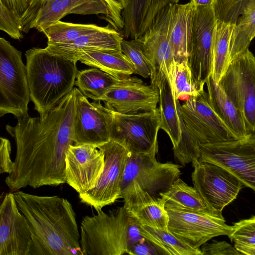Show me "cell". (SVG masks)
Instances as JSON below:
<instances>
[{
    "instance_id": "1",
    "label": "cell",
    "mask_w": 255,
    "mask_h": 255,
    "mask_svg": "<svg viewBox=\"0 0 255 255\" xmlns=\"http://www.w3.org/2000/svg\"><path fill=\"white\" fill-rule=\"evenodd\" d=\"M75 101L73 88L44 116L28 115L14 127L6 126L16 146L12 170L5 179L11 192L66 183V152L74 144Z\"/></svg>"
},
{
    "instance_id": "2",
    "label": "cell",
    "mask_w": 255,
    "mask_h": 255,
    "mask_svg": "<svg viewBox=\"0 0 255 255\" xmlns=\"http://www.w3.org/2000/svg\"><path fill=\"white\" fill-rule=\"evenodd\" d=\"M31 233L28 255H83L76 214L66 199L13 192Z\"/></svg>"
},
{
    "instance_id": "3",
    "label": "cell",
    "mask_w": 255,
    "mask_h": 255,
    "mask_svg": "<svg viewBox=\"0 0 255 255\" xmlns=\"http://www.w3.org/2000/svg\"><path fill=\"white\" fill-rule=\"evenodd\" d=\"M31 101L42 117L55 108L74 88L79 72L77 61L32 48L25 53Z\"/></svg>"
},
{
    "instance_id": "4",
    "label": "cell",
    "mask_w": 255,
    "mask_h": 255,
    "mask_svg": "<svg viewBox=\"0 0 255 255\" xmlns=\"http://www.w3.org/2000/svg\"><path fill=\"white\" fill-rule=\"evenodd\" d=\"M139 225L125 206L93 216H86L80 226L83 255H122L134 243L143 239Z\"/></svg>"
},
{
    "instance_id": "5",
    "label": "cell",
    "mask_w": 255,
    "mask_h": 255,
    "mask_svg": "<svg viewBox=\"0 0 255 255\" xmlns=\"http://www.w3.org/2000/svg\"><path fill=\"white\" fill-rule=\"evenodd\" d=\"M70 13L104 14L105 19L119 32L122 33L124 27L122 15L113 10L105 0H32L20 19L22 32L28 33L35 28L43 32Z\"/></svg>"
},
{
    "instance_id": "6",
    "label": "cell",
    "mask_w": 255,
    "mask_h": 255,
    "mask_svg": "<svg viewBox=\"0 0 255 255\" xmlns=\"http://www.w3.org/2000/svg\"><path fill=\"white\" fill-rule=\"evenodd\" d=\"M21 52L0 38V117L10 114L17 119L28 115L31 101L26 65Z\"/></svg>"
},
{
    "instance_id": "7",
    "label": "cell",
    "mask_w": 255,
    "mask_h": 255,
    "mask_svg": "<svg viewBox=\"0 0 255 255\" xmlns=\"http://www.w3.org/2000/svg\"><path fill=\"white\" fill-rule=\"evenodd\" d=\"M180 110L196 159L202 145L239 139L214 111L204 90L185 100Z\"/></svg>"
},
{
    "instance_id": "8",
    "label": "cell",
    "mask_w": 255,
    "mask_h": 255,
    "mask_svg": "<svg viewBox=\"0 0 255 255\" xmlns=\"http://www.w3.org/2000/svg\"><path fill=\"white\" fill-rule=\"evenodd\" d=\"M218 85L255 133V56L249 48L230 62Z\"/></svg>"
},
{
    "instance_id": "9",
    "label": "cell",
    "mask_w": 255,
    "mask_h": 255,
    "mask_svg": "<svg viewBox=\"0 0 255 255\" xmlns=\"http://www.w3.org/2000/svg\"><path fill=\"white\" fill-rule=\"evenodd\" d=\"M174 4L171 3L164 7L138 39L151 62V85L158 90L167 80H171L176 63L170 42Z\"/></svg>"
},
{
    "instance_id": "10",
    "label": "cell",
    "mask_w": 255,
    "mask_h": 255,
    "mask_svg": "<svg viewBox=\"0 0 255 255\" xmlns=\"http://www.w3.org/2000/svg\"><path fill=\"white\" fill-rule=\"evenodd\" d=\"M112 113L111 140L132 153L158 150L157 135L160 127L159 108L137 114H123L114 111Z\"/></svg>"
},
{
    "instance_id": "11",
    "label": "cell",
    "mask_w": 255,
    "mask_h": 255,
    "mask_svg": "<svg viewBox=\"0 0 255 255\" xmlns=\"http://www.w3.org/2000/svg\"><path fill=\"white\" fill-rule=\"evenodd\" d=\"M199 161L220 165L255 192V133L235 140L202 145Z\"/></svg>"
},
{
    "instance_id": "12",
    "label": "cell",
    "mask_w": 255,
    "mask_h": 255,
    "mask_svg": "<svg viewBox=\"0 0 255 255\" xmlns=\"http://www.w3.org/2000/svg\"><path fill=\"white\" fill-rule=\"evenodd\" d=\"M158 150L149 152H128L122 188L135 183L143 190L158 198L166 191L181 174L179 166L171 162L161 163L155 157Z\"/></svg>"
},
{
    "instance_id": "13",
    "label": "cell",
    "mask_w": 255,
    "mask_h": 255,
    "mask_svg": "<svg viewBox=\"0 0 255 255\" xmlns=\"http://www.w3.org/2000/svg\"><path fill=\"white\" fill-rule=\"evenodd\" d=\"M192 163L194 187L209 209L222 216L223 209L236 198L243 184L220 165L198 159L193 160Z\"/></svg>"
},
{
    "instance_id": "14",
    "label": "cell",
    "mask_w": 255,
    "mask_h": 255,
    "mask_svg": "<svg viewBox=\"0 0 255 255\" xmlns=\"http://www.w3.org/2000/svg\"><path fill=\"white\" fill-rule=\"evenodd\" d=\"M97 148L104 154L103 173L94 188L79 194L81 202L97 211L122 198V184L128 153L124 146L111 140Z\"/></svg>"
},
{
    "instance_id": "15",
    "label": "cell",
    "mask_w": 255,
    "mask_h": 255,
    "mask_svg": "<svg viewBox=\"0 0 255 255\" xmlns=\"http://www.w3.org/2000/svg\"><path fill=\"white\" fill-rule=\"evenodd\" d=\"M166 210L169 216L168 230L195 249H200L214 237L228 236L233 229V226L226 224L224 218L213 214L189 210Z\"/></svg>"
},
{
    "instance_id": "16",
    "label": "cell",
    "mask_w": 255,
    "mask_h": 255,
    "mask_svg": "<svg viewBox=\"0 0 255 255\" xmlns=\"http://www.w3.org/2000/svg\"><path fill=\"white\" fill-rule=\"evenodd\" d=\"M74 89V144H89L98 147L109 142L112 111L100 101L89 102L77 88Z\"/></svg>"
},
{
    "instance_id": "17",
    "label": "cell",
    "mask_w": 255,
    "mask_h": 255,
    "mask_svg": "<svg viewBox=\"0 0 255 255\" xmlns=\"http://www.w3.org/2000/svg\"><path fill=\"white\" fill-rule=\"evenodd\" d=\"M216 22L213 4L194 6L188 62L195 79L205 84L212 74L213 39Z\"/></svg>"
},
{
    "instance_id": "18",
    "label": "cell",
    "mask_w": 255,
    "mask_h": 255,
    "mask_svg": "<svg viewBox=\"0 0 255 255\" xmlns=\"http://www.w3.org/2000/svg\"><path fill=\"white\" fill-rule=\"evenodd\" d=\"M100 101L109 110L123 114H137L156 109L159 90L136 77L120 80L108 89Z\"/></svg>"
},
{
    "instance_id": "19",
    "label": "cell",
    "mask_w": 255,
    "mask_h": 255,
    "mask_svg": "<svg viewBox=\"0 0 255 255\" xmlns=\"http://www.w3.org/2000/svg\"><path fill=\"white\" fill-rule=\"evenodd\" d=\"M217 21L233 26L229 46L231 62L249 48L255 29V0H215Z\"/></svg>"
},
{
    "instance_id": "20",
    "label": "cell",
    "mask_w": 255,
    "mask_h": 255,
    "mask_svg": "<svg viewBox=\"0 0 255 255\" xmlns=\"http://www.w3.org/2000/svg\"><path fill=\"white\" fill-rule=\"evenodd\" d=\"M66 183L79 194L94 188L105 166L104 154L94 145H70L66 152Z\"/></svg>"
},
{
    "instance_id": "21",
    "label": "cell",
    "mask_w": 255,
    "mask_h": 255,
    "mask_svg": "<svg viewBox=\"0 0 255 255\" xmlns=\"http://www.w3.org/2000/svg\"><path fill=\"white\" fill-rule=\"evenodd\" d=\"M0 255H28L32 239L27 221L20 212L13 192L0 206Z\"/></svg>"
},
{
    "instance_id": "22",
    "label": "cell",
    "mask_w": 255,
    "mask_h": 255,
    "mask_svg": "<svg viewBox=\"0 0 255 255\" xmlns=\"http://www.w3.org/2000/svg\"><path fill=\"white\" fill-rule=\"evenodd\" d=\"M124 206L139 226L168 229L169 216L164 198H155L135 183L122 188Z\"/></svg>"
},
{
    "instance_id": "23",
    "label": "cell",
    "mask_w": 255,
    "mask_h": 255,
    "mask_svg": "<svg viewBox=\"0 0 255 255\" xmlns=\"http://www.w3.org/2000/svg\"><path fill=\"white\" fill-rule=\"evenodd\" d=\"M123 39L120 32L108 25L82 35L71 41L47 43L45 48L52 54L77 62L82 55L94 51L110 49L122 51Z\"/></svg>"
},
{
    "instance_id": "24",
    "label": "cell",
    "mask_w": 255,
    "mask_h": 255,
    "mask_svg": "<svg viewBox=\"0 0 255 255\" xmlns=\"http://www.w3.org/2000/svg\"><path fill=\"white\" fill-rule=\"evenodd\" d=\"M179 1V0H128L127 6L122 12L124 22L122 36L126 39H138L164 7Z\"/></svg>"
},
{
    "instance_id": "25",
    "label": "cell",
    "mask_w": 255,
    "mask_h": 255,
    "mask_svg": "<svg viewBox=\"0 0 255 255\" xmlns=\"http://www.w3.org/2000/svg\"><path fill=\"white\" fill-rule=\"evenodd\" d=\"M205 84L210 105L227 127L239 139L248 137L254 133L249 129L241 113L211 75Z\"/></svg>"
},
{
    "instance_id": "26",
    "label": "cell",
    "mask_w": 255,
    "mask_h": 255,
    "mask_svg": "<svg viewBox=\"0 0 255 255\" xmlns=\"http://www.w3.org/2000/svg\"><path fill=\"white\" fill-rule=\"evenodd\" d=\"M194 5L174 3L170 23V42L175 62L188 60Z\"/></svg>"
},
{
    "instance_id": "27",
    "label": "cell",
    "mask_w": 255,
    "mask_h": 255,
    "mask_svg": "<svg viewBox=\"0 0 255 255\" xmlns=\"http://www.w3.org/2000/svg\"><path fill=\"white\" fill-rule=\"evenodd\" d=\"M160 129L166 132L176 148L182 139L183 120L181 114V104L176 100L168 80L159 89Z\"/></svg>"
},
{
    "instance_id": "28",
    "label": "cell",
    "mask_w": 255,
    "mask_h": 255,
    "mask_svg": "<svg viewBox=\"0 0 255 255\" xmlns=\"http://www.w3.org/2000/svg\"><path fill=\"white\" fill-rule=\"evenodd\" d=\"M79 61L119 80L127 78L135 72L133 64L121 51L110 49L94 51L82 55Z\"/></svg>"
},
{
    "instance_id": "29",
    "label": "cell",
    "mask_w": 255,
    "mask_h": 255,
    "mask_svg": "<svg viewBox=\"0 0 255 255\" xmlns=\"http://www.w3.org/2000/svg\"><path fill=\"white\" fill-rule=\"evenodd\" d=\"M160 197L165 199L166 209L209 213L224 218L209 209L194 187L188 185L179 178L166 191L161 193Z\"/></svg>"
},
{
    "instance_id": "30",
    "label": "cell",
    "mask_w": 255,
    "mask_h": 255,
    "mask_svg": "<svg viewBox=\"0 0 255 255\" xmlns=\"http://www.w3.org/2000/svg\"><path fill=\"white\" fill-rule=\"evenodd\" d=\"M140 235L158 247L164 255H203L177 237L168 229L162 230L145 225L139 226Z\"/></svg>"
},
{
    "instance_id": "31",
    "label": "cell",
    "mask_w": 255,
    "mask_h": 255,
    "mask_svg": "<svg viewBox=\"0 0 255 255\" xmlns=\"http://www.w3.org/2000/svg\"><path fill=\"white\" fill-rule=\"evenodd\" d=\"M233 28L232 25L217 20L213 39L211 76L217 84L230 64L229 46Z\"/></svg>"
},
{
    "instance_id": "32",
    "label": "cell",
    "mask_w": 255,
    "mask_h": 255,
    "mask_svg": "<svg viewBox=\"0 0 255 255\" xmlns=\"http://www.w3.org/2000/svg\"><path fill=\"white\" fill-rule=\"evenodd\" d=\"M119 80L109 74L93 67L79 71L75 85L87 98L100 101L104 94Z\"/></svg>"
},
{
    "instance_id": "33",
    "label": "cell",
    "mask_w": 255,
    "mask_h": 255,
    "mask_svg": "<svg viewBox=\"0 0 255 255\" xmlns=\"http://www.w3.org/2000/svg\"><path fill=\"white\" fill-rule=\"evenodd\" d=\"M176 100H186L204 90L205 84L194 77L188 60L175 63L171 80L169 81Z\"/></svg>"
},
{
    "instance_id": "34",
    "label": "cell",
    "mask_w": 255,
    "mask_h": 255,
    "mask_svg": "<svg viewBox=\"0 0 255 255\" xmlns=\"http://www.w3.org/2000/svg\"><path fill=\"white\" fill-rule=\"evenodd\" d=\"M102 27L93 24L72 23L59 20L48 27L43 33L48 43H65Z\"/></svg>"
},
{
    "instance_id": "35",
    "label": "cell",
    "mask_w": 255,
    "mask_h": 255,
    "mask_svg": "<svg viewBox=\"0 0 255 255\" xmlns=\"http://www.w3.org/2000/svg\"><path fill=\"white\" fill-rule=\"evenodd\" d=\"M121 50L133 64L134 74L144 78L150 76L151 62L138 39L127 40L124 38L122 41Z\"/></svg>"
},
{
    "instance_id": "36",
    "label": "cell",
    "mask_w": 255,
    "mask_h": 255,
    "mask_svg": "<svg viewBox=\"0 0 255 255\" xmlns=\"http://www.w3.org/2000/svg\"><path fill=\"white\" fill-rule=\"evenodd\" d=\"M233 229L228 236L231 242L247 245H255V216L242 220L233 224Z\"/></svg>"
},
{
    "instance_id": "37",
    "label": "cell",
    "mask_w": 255,
    "mask_h": 255,
    "mask_svg": "<svg viewBox=\"0 0 255 255\" xmlns=\"http://www.w3.org/2000/svg\"><path fill=\"white\" fill-rule=\"evenodd\" d=\"M20 19L10 9L0 3V29L14 39L20 40L23 37Z\"/></svg>"
},
{
    "instance_id": "38",
    "label": "cell",
    "mask_w": 255,
    "mask_h": 255,
    "mask_svg": "<svg viewBox=\"0 0 255 255\" xmlns=\"http://www.w3.org/2000/svg\"><path fill=\"white\" fill-rule=\"evenodd\" d=\"M200 249L203 255H242L234 247L225 241H213L205 243Z\"/></svg>"
},
{
    "instance_id": "39",
    "label": "cell",
    "mask_w": 255,
    "mask_h": 255,
    "mask_svg": "<svg viewBox=\"0 0 255 255\" xmlns=\"http://www.w3.org/2000/svg\"><path fill=\"white\" fill-rule=\"evenodd\" d=\"M127 254L129 255H164L161 251L144 238L131 245Z\"/></svg>"
},
{
    "instance_id": "40",
    "label": "cell",
    "mask_w": 255,
    "mask_h": 255,
    "mask_svg": "<svg viewBox=\"0 0 255 255\" xmlns=\"http://www.w3.org/2000/svg\"><path fill=\"white\" fill-rule=\"evenodd\" d=\"M0 172L9 174L12 170L13 162L11 161V144L7 139L0 137Z\"/></svg>"
},
{
    "instance_id": "41",
    "label": "cell",
    "mask_w": 255,
    "mask_h": 255,
    "mask_svg": "<svg viewBox=\"0 0 255 255\" xmlns=\"http://www.w3.org/2000/svg\"><path fill=\"white\" fill-rule=\"evenodd\" d=\"M31 0H0V3L10 9L20 18L29 7Z\"/></svg>"
},
{
    "instance_id": "42",
    "label": "cell",
    "mask_w": 255,
    "mask_h": 255,
    "mask_svg": "<svg viewBox=\"0 0 255 255\" xmlns=\"http://www.w3.org/2000/svg\"><path fill=\"white\" fill-rule=\"evenodd\" d=\"M116 13L122 15V11L126 7L128 0H105Z\"/></svg>"
},
{
    "instance_id": "43",
    "label": "cell",
    "mask_w": 255,
    "mask_h": 255,
    "mask_svg": "<svg viewBox=\"0 0 255 255\" xmlns=\"http://www.w3.org/2000/svg\"><path fill=\"white\" fill-rule=\"evenodd\" d=\"M234 247L242 255H255V245H247L235 243Z\"/></svg>"
},
{
    "instance_id": "44",
    "label": "cell",
    "mask_w": 255,
    "mask_h": 255,
    "mask_svg": "<svg viewBox=\"0 0 255 255\" xmlns=\"http://www.w3.org/2000/svg\"><path fill=\"white\" fill-rule=\"evenodd\" d=\"M215 0H191L193 5L195 6H208L212 5Z\"/></svg>"
},
{
    "instance_id": "45",
    "label": "cell",
    "mask_w": 255,
    "mask_h": 255,
    "mask_svg": "<svg viewBox=\"0 0 255 255\" xmlns=\"http://www.w3.org/2000/svg\"><path fill=\"white\" fill-rule=\"evenodd\" d=\"M255 37V29L254 30V31L253 32V38Z\"/></svg>"
}]
</instances>
